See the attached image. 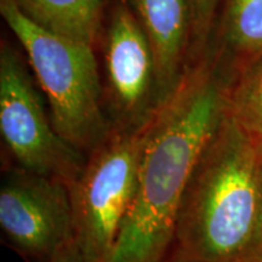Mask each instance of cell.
I'll use <instances>...</instances> for the list:
<instances>
[{
	"label": "cell",
	"mask_w": 262,
	"mask_h": 262,
	"mask_svg": "<svg viewBox=\"0 0 262 262\" xmlns=\"http://www.w3.org/2000/svg\"><path fill=\"white\" fill-rule=\"evenodd\" d=\"M232 78L208 49L152 118L135 195L110 262H166L183 192L227 113Z\"/></svg>",
	"instance_id": "cell-1"
},
{
	"label": "cell",
	"mask_w": 262,
	"mask_h": 262,
	"mask_svg": "<svg viewBox=\"0 0 262 262\" xmlns=\"http://www.w3.org/2000/svg\"><path fill=\"white\" fill-rule=\"evenodd\" d=\"M261 173L262 142L226 113L186 185L166 262H244Z\"/></svg>",
	"instance_id": "cell-2"
},
{
	"label": "cell",
	"mask_w": 262,
	"mask_h": 262,
	"mask_svg": "<svg viewBox=\"0 0 262 262\" xmlns=\"http://www.w3.org/2000/svg\"><path fill=\"white\" fill-rule=\"evenodd\" d=\"M0 14L45 95L55 129L75 149L90 155L113 129L95 49L42 28L12 0H0Z\"/></svg>",
	"instance_id": "cell-3"
},
{
	"label": "cell",
	"mask_w": 262,
	"mask_h": 262,
	"mask_svg": "<svg viewBox=\"0 0 262 262\" xmlns=\"http://www.w3.org/2000/svg\"><path fill=\"white\" fill-rule=\"evenodd\" d=\"M148 124L137 130L113 127L88 155L79 179L70 189L74 239L85 262L111 261L135 195Z\"/></svg>",
	"instance_id": "cell-4"
},
{
	"label": "cell",
	"mask_w": 262,
	"mask_h": 262,
	"mask_svg": "<svg viewBox=\"0 0 262 262\" xmlns=\"http://www.w3.org/2000/svg\"><path fill=\"white\" fill-rule=\"evenodd\" d=\"M22 49L0 42V134L10 165L63 182L79 179L88 156L62 139Z\"/></svg>",
	"instance_id": "cell-5"
},
{
	"label": "cell",
	"mask_w": 262,
	"mask_h": 262,
	"mask_svg": "<svg viewBox=\"0 0 262 262\" xmlns=\"http://www.w3.org/2000/svg\"><path fill=\"white\" fill-rule=\"evenodd\" d=\"M95 51L112 126L147 125L163 104L156 55L125 0H107Z\"/></svg>",
	"instance_id": "cell-6"
},
{
	"label": "cell",
	"mask_w": 262,
	"mask_h": 262,
	"mask_svg": "<svg viewBox=\"0 0 262 262\" xmlns=\"http://www.w3.org/2000/svg\"><path fill=\"white\" fill-rule=\"evenodd\" d=\"M0 227L27 262H45L74 238L70 188L58 180L9 165L0 188Z\"/></svg>",
	"instance_id": "cell-7"
},
{
	"label": "cell",
	"mask_w": 262,
	"mask_h": 262,
	"mask_svg": "<svg viewBox=\"0 0 262 262\" xmlns=\"http://www.w3.org/2000/svg\"><path fill=\"white\" fill-rule=\"evenodd\" d=\"M156 55L163 103L189 66L191 19L186 0H125Z\"/></svg>",
	"instance_id": "cell-8"
},
{
	"label": "cell",
	"mask_w": 262,
	"mask_h": 262,
	"mask_svg": "<svg viewBox=\"0 0 262 262\" xmlns=\"http://www.w3.org/2000/svg\"><path fill=\"white\" fill-rule=\"evenodd\" d=\"M209 47L235 78L262 55V0H224Z\"/></svg>",
	"instance_id": "cell-9"
},
{
	"label": "cell",
	"mask_w": 262,
	"mask_h": 262,
	"mask_svg": "<svg viewBox=\"0 0 262 262\" xmlns=\"http://www.w3.org/2000/svg\"><path fill=\"white\" fill-rule=\"evenodd\" d=\"M33 22L95 49L107 0H12Z\"/></svg>",
	"instance_id": "cell-10"
},
{
	"label": "cell",
	"mask_w": 262,
	"mask_h": 262,
	"mask_svg": "<svg viewBox=\"0 0 262 262\" xmlns=\"http://www.w3.org/2000/svg\"><path fill=\"white\" fill-rule=\"evenodd\" d=\"M227 113L262 142V55L235 75L228 94Z\"/></svg>",
	"instance_id": "cell-11"
},
{
	"label": "cell",
	"mask_w": 262,
	"mask_h": 262,
	"mask_svg": "<svg viewBox=\"0 0 262 262\" xmlns=\"http://www.w3.org/2000/svg\"><path fill=\"white\" fill-rule=\"evenodd\" d=\"M191 19V57L194 63L208 50L211 42L222 0H186ZM188 66V67H189Z\"/></svg>",
	"instance_id": "cell-12"
},
{
	"label": "cell",
	"mask_w": 262,
	"mask_h": 262,
	"mask_svg": "<svg viewBox=\"0 0 262 262\" xmlns=\"http://www.w3.org/2000/svg\"><path fill=\"white\" fill-rule=\"evenodd\" d=\"M244 262H262V173L256 226H255L253 239H251L250 247L248 249V253L247 256L244 258Z\"/></svg>",
	"instance_id": "cell-13"
},
{
	"label": "cell",
	"mask_w": 262,
	"mask_h": 262,
	"mask_svg": "<svg viewBox=\"0 0 262 262\" xmlns=\"http://www.w3.org/2000/svg\"><path fill=\"white\" fill-rule=\"evenodd\" d=\"M45 262H85V258L75 239L72 238Z\"/></svg>",
	"instance_id": "cell-14"
}]
</instances>
